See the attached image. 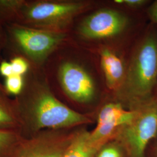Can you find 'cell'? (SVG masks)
<instances>
[{"instance_id": "8fae6325", "label": "cell", "mask_w": 157, "mask_h": 157, "mask_svg": "<svg viewBox=\"0 0 157 157\" xmlns=\"http://www.w3.org/2000/svg\"><path fill=\"white\" fill-rule=\"evenodd\" d=\"M104 143L90 139V132L85 129L75 131L73 139L62 157H95Z\"/></svg>"}, {"instance_id": "8992f818", "label": "cell", "mask_w": 157, "mask_h": 157, "mask_svg": "<svg viewBox=\"0 0 157 157\" xmlns=\"http://www.w3.org/2000/svg\"><path fill=\"white\" fill-rule=\"evenodd\" d=\"M129 24V19L115 10L101 9L85 17L80 23L78 32L87 40H101L122 33Z\"/></svg>"}, {"instance_id": "e0dca14e", "label": "cell", "mask_w": 157, "mask_h": 157, "mask_svg": "<svg viewBox=\"0 0 157 157\" xmlns=\"http://www.w3.org/2000/svg\"><path fill=\"white\" fill-rule=\"evenodd\" d=\"M147 0H115V2L119 5L126 6L134 9L141 8L149 2Z\"/></svg>"}, {"instance_id": "30bf717a", "label": "cell", "mask_w": 157, "mask_h": 157, "mask_svg": "<svg viewBox=\"0 0 157 157\" xmlns=\"http://www.w3.org/2000/svg\"><path fill=\"white\" fill-rule=\"evenodd\" d=\"M102 70L107 87L117 91L124 81L126 70L122 60L108 48H103L100 52Z\"/></svg>"}, {"instance_id": "d6986e66", "label": "cell", "mask_w": 157, "mask_h": 157, "mask_svg": "<svg viewBox=\"0 0 157 157\" xmlns=\"http://www.w3.org/2000/svg\"><path fill=\"white\" fill-rule=\"evenodd\" d=\"M0 73L6 78L13 75V69L11 62H3L0 65Z\"/></svg>"}, {"instance_id": "2e32d148", "label": "cell", "mask_w": 157, "mask_h": 157, "mask_svg": "<svg viewBox=\"0 0 157 157\" xmlns=\"http://www.w3.org/2000/svg\"><path fill=\"white\" fill-rule=\"evenodd\" d=\"M12 67L13 74L22 76L26 73L28 70V63L24 59L20 57H17L12 60Z\"/></svg>"}, {"instance_id": "52a82bcc", "label": "cell", "mask_w": 157, "mask_h": 157, "mask_svg": "<svg viewBox=\"0 0 157 157\" xmlns=\"http://www.w3.org/2000/svg\"><path fill=\"white\" fill-rule=\"evenodd\" d=\"M75 131L69 133L51 132L22 140L11 157H62Z\"/></svg>"}, {"instance_id": "7c38bea8", "label": "cell", "mask_w": 157, "mask_h": 157, "mask_svg": "<svg viewBox=\"0 0 157 157\" xmlns=\"http://www.w3.org/2000/svg\"><path fill=\"white\" fill-rule=\"evenodd\" d=\"M22 140L12 130H0V157H11Z\"/></svg>"}, {"instance_id": "7402d4cb", "label": "cell", "mask_w": 157, "mask_h": 157, "mask_svg": "<svg viewBox=\"0 0 157 157\" xmlns=\"http://www.w3.org/2000/svg\"><path fill=\"white\" fill-rule=\"evenodd\" d=\"M154 97L157 98V87H156V89H155V93H154Z\"/></svg>"}, {"instance_id": "5bb4252c", "label": "cell", "mask_w": 157, "mask_h": 157, "mask_svg": "<svg viewBox=\"0 0 157 157\" xmlns=\"http://www.w3.org/2000/svg\"><path fill=\"white\" fill-rule=\"evenodd\" d=\"M122 146L118 141L102 147L95 157H124Z\"/></svg>"}, {"instance_id": "4fadbf2b", "label": "cell", "mask_w": 157, "mask_h": 157, "mask_svg": "<svg viewBox=\"0 0 157 157\" xmlns=\"http://www.w3.org/2000/svg\"><path fill=\"white\" fill-rule=\"evenodd\" d=\"M18 124L11 109L0 100V130H12Z\"/></svg>"}, {"instance_id": "5b68a950", "label": "cell", "mask_w": 157, "mask_h": 157, "mask_svg": "<svg viewBox=\"0 0 157 157\" xmlns=\"http://www.w3.org/2000/svg\"><path fill=\"white\" fill-rule=\"evenodd\" d=\"M12 33L23 51L33 61L42 62L66 39L67 34L17 25Z\"/></svg>"}, {"instance_id": "ac0fdd59", "label": "cell", "mask_w": 157, "mask_h": 157, "mask_svg": "<svg viewBox=\"0 0 157 157\" xmlns=\"http://www.w3.org/2000/svg\"><path fill=\"white\" fill-rule=\"evenodd\" d=\"M146 13L151 23L157 26V0L150 4L147 8Z\"/></svg>"}, {"instance_id": "44dd1931", "label": "cell", "mask_w": 157, "mask_h": 157, "mask_svg": "<svg viewBox=\"0 0 157 157\" xmlns=\"http://www.w3.org/2000/svg\"><path fill=\"white\" fill-rule=\"evenodd\" d=\"M0 91H1V92H4L5 91L4 87H2V86L1 85V83H0Z\"/></svg>"}, {"instance_id": "277c9868", "label": "cell", "mask_w": 157, "mask_h": 157, "mask_svg": "<svg viewBox=\"0 0 157 157\" xmlns=\"http://www.w3.org/2000/svg\"><path fill=\"white\" fill-rule=\"evenodd\" d=\"M89 6L84 1H39L23 8V18L34 28L62 32Z\"/></svg>"}, {"instance_id": "9a60e30c", "label": "cell", "mask_w": 157, "mask_h": 157, "mask_svg": "<svg viewBox=\"0 0 157 157\" xmlns=\"http://www.w3.org/2000/svg\"><path fill=\"white\" fill-rule=\"evenodd\" d=\"M23 86L22 76L13 74L6 79V90L13 95L19 94L22 91Z\"/></svg>"}, {"instance_id": "3957f363", "label": "cell", "mask_w": 157, "mask_h": 157, "mask_svg": "<svg viewBox=\"0 0 157 157\" xmlns=\"http://www.w3.org/2000/svg\"><path fill=\"white\" fill-rule=\"evenodd\" d=\"M136 114L116 132L118 142L130 157H145L148 143L157 136V98L154 97L135 109Z\"/></svg>"}, {"instance_id": "ffe728a7", "label": "cell", "mask_w": 157, "mask_h": 157, "mask_svg": "<svg viewBox=\"0 0 157 157\" xmlns=\"http://www.w3.org/2000/svg\"><path fill=\"white\" fill-rule=\"evenodd\" d=\"M157 138V141H156V144H155V154H154V157H157V136L156 137Z\"/></svg>"}, {"instance_id": "6da1fadb", "label": "cell", "mask_w": 157, "mask_h": 157, "mask_svg": "<svg viewBox=\"0 0 157 157\" xmlns=\"http://www.w3.org/2000/svg\"><path fill=\"white\" fill-rule=\"evenodd\" d=\"M157 86V26L146 29L136 47L124 81L117 92L129 109L154 97Z\"/></svg>"}, {"instance_id": "ba28073f", "label": "cell", "mask_w": 157, "mask_h": 157, "mask_svg": "<svg viewBox=\"0 0 157 157\" xmlns=\"http://www.w3.org/2000/svg\"><path fill=\"white\" fill-rule=\"evenodd\" d=\"M59 83L65 94L78 103H89L96 95V87L90 73L78 63L63 62L58 69Z\"/></svg>"}, {"instance_id": "7a4b0ae2", "label": "cell", "mask_w": 157, "mask_h": 157, "mask_svg": "<svg viewBox=\"0 0 157 157\" xmlns=\"http://www.w3.org/2000/svg\"><path fill=\"white\" fill-rule=\"evenodd\" d=\"M29 118L32 129H65L91 122L90 118L73 110L57 99L45 86L36 90L30 103Z\"/></svg>"}, {"instance_id": "9c48e42d", "label": "cell", "mask_w": 157, "mask_h": 157, "mask_svg": "<svg viewBox=\"0 0 157 157\" xmlns=\"http://www.w3.org/2000/svg\"><path fill=\"white\" fill-rule=\"evenodd\" d=\"M136 109H126L120 102H111L101 108L95 129L90 132V139L95 143H107L119 129L135 118Z\"/></svg>"}]
</instances>
